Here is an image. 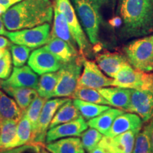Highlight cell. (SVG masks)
<instances>
[{
	"label": "cell",
	"mask_w": 153,
	"mask_h": 153,
	"mask_svg": "<svg viewBox=\"0 0 153 153\" xmlns=\"http://www.w3.org/2000/svg\"><path fill=\"white\" fill-rule=\"evenodd\" d=\"M24 115L14 99L0 90V123L7 120L19 121Z\"/></svg>",
	"instance_id": "cell-23"
},
{
	"label": "cell",
	"mask_w": 153,
	"mask_h": 153,
	"mask_svg": "<svg viewBox=\"0 0 153 153\" xmlns=\"http://www.w3.org/2000/svg\"><path fill=\"white\" fill-rule=\"evenodd\" d=\"M7 32V30L6 29L2 19H1V16H0V36H5Z\"/></svg>",
	"instance_id": "cell-41"
},
{
	"label": "cell",
	"mask_w": 153,
	"mask_h": 153,
	"mask_svg": "<svg viewBox=\"0 0 153 153\" xmlns=\"http://www.w3.org/2000/svg\"><path fill=\"white\" fill-rule=\"evenodd\" d=\"M121 36L138 38L153 33V0H118Z\"/></svg>",
	"instance_id": "cell-2"
},
{
	"label": "cell",
	"mask_w": 153,
	"mask_h": 153,
	"mask_svg": "<svg viewBox=\"0 0 153 153\" xmlns=\"http://www.w3.org/2000/svg\"><path fill=\"white\" fill-rule=\"evenodd\" d=\"M18 122L7 120L0 123V152L12 149L16 138Z\"/></svg>",
	"instance_id": "cell-27"
},
{
	"label": "cell",
	"mask_w": 153,
	"mask_h": 153,
	"mask_svg": "<svg viewBox=\"0 0 153 153\" xmlns=\"http://www.w3.org/2000/svg\"><path fill=\"white\" fill-rule=\"evenodd\" d=\"M22 0H0V16L10 8L11 6Z\"/></svg>",
	"instance_id": "cell-37"
},
{
	"label": "cell",
	"mask_w": 153,
	"mask_h": 153,
	"mask_svg": "<svg viewBox=\"0 0 153 153\" xmlns=\"http://www.w3.org/2000/svg\"><path fill=\"white\" fill-rule=\"evenodd\" d=\"M109 0H72L76 16L89 42L97 45L102 21V9Z\"/></svg>",
	"instance_id": "cell-3"
},
{
	"label": "cell",
	"mask_w": 153,
	"mask_h": 153,
	"mask_svg": "<svg viewBox=\"0 0 153 153\" xmlns=\"http://www.w3.org/2000/svg\"><path fill=\"white\" fill-rule=\"evenodd\" d=\"M44 46L62 64L71 62L80 55L77 49L70 45L68 42L56 37H51L46 45Z\"/></svg>",
	"instance_id": "cell-18"
},
{
	"label": "cell",
	"mask_w": 153,
	"mask_h": 153,
	"mask_svg": "<svg viewBox=\"0 0 153 153\" xmlns=\"http://www.w3.org/2000/svg\"><path fill=\"white\" fill-rule=\"evenodd\" d=\"M53 4L62 13L67 19L70 31L77 45L80 55L83 57L91 53V45L76 16L70 0H54Z\"/></svg>",
	"instance_id": "cell-7"
},
{
	"label": "cell",
	"mask_w": 153,
	"mask_h": 153,
	"mask_svg": "<svg viewBox=\"0 0 153 153\" xmlns=\"http://www.w3.org/2000/svg\"><path fill=\"white\" fill-rule=\"evenodd\" d=\"M84 58L85 57L80 55L75 60L62 64L58 70L60 76L53 92V98H71L78 86V82L83 67Z\"/></svg>",
	"instance_id": "cell-5"
},
{
	"label": "cell",
	"mask_w": 153,
	"mask_h": 153,
	"mask_svg": "<svg viewBox=\"0 0 153 153\" xmlns=\"http://www.w3.org/2000/svg\"><path fill=\"white\" fill-rule=\"evenodd\" d=\"M89 153H108L104 148H102L99 145H97L94 148L88 152Z\"/></svg>",
	"instance_id": "cell-40"
},
{
	"label": "cell",
	"mask_w": 153,
	"mask_h": 153,
	"mask_svg": "<svg viewBox=\"0 0 153 153\" xmlns=\"http://www.w3.org/2000/svg\"><path fill=\"white\" fill-rule=\"evenodd\" d=\"M72 101L81 116L87 120L97 117L110 108V106L108 105L94 104V103L87 102V101L79 100V99H74Z\"/></svg>",
	"instance_id": "cell-28"
},
{
	"label": "cell",
	"mask_w": 153,
	"mask_h": 153,
	"mask_svg": "<svg viewBox=\"0 0 153 153\" xmlns=\"http://www.w3.org/2000/svg\"><path fill=\"white\" fill-rule=\"evenodd\" d=\"M53 7H54L53 19V27L51 28V37L60 38L63 41L68 42L74 48L78 50L77 45H76L73 36L72 35L66 18L62 13L57 8L56 6L53 4Z\"/></svg>",
	"instance_id": "cell-19"
},
{
	"label": "cell",
	"mask_w": 153,
	"mask_h": 153,
	"mask_svg": "<svg viewBox=\"0 0 153 153\" xmlns=\"http://www.w3.org/2000/svg\"><path fill=\"white\" fill-rule=\"evenodd\" d=\"M38 76L29 66L14 67L10 76L1 81V85L13 87H26L36 89L38 87Z\"/></svg>",
	"instance_id": "cell-15"
},
{
	"label": "cell",
	"mask_w": 153,
	"mask_h": 153,
	"mask_svg": "<svg viewBox=\"0 0 153 153\" xmlns=\"http://www.w3.org/2000/svg\"><path fill=\"white\" fill-rule=\"evenodd\" d=\"M54 7L51 0H22L11 6L1 15L8 31L30 28L53 19Z\"/></svg>",
	"instance_id": "cell-1"
},
{
	"label": "cell",
	"mask_w": 153,
	"mask_h": 153,
	"mask_svg": "<svg viewBox=\"0 0 153 153\" xmlns=\"http://www.w3.org/2000/svg\"><path fill=\"white\" fill-rule=\"evenodd\" d=\"M88 128V124L81 116L71 121L57 125L47 132L45 143H49L58 139L68 137H80Z\"/></svg>",
	"instance_id": "cell-14"
},
{
	"label": "cell",
	"mask_w": 153,
	"mask_h": 153,
	"mask_svg": "<svg viewBox=\"0 0 153 153\" xmlns=\"http://www.w3.org/2000/svg\"><path fill=\"white\" fill-rule=\"evenodd\" d=\"M0 87H1V82H0Z\"/></svg>",
	"instance_id": "cell-43"
},
{
	"label": "cell",
	"mask_w": 153,
	"mask_h": 153,
	"mask_svg": "<svg viewBox=\"0 0 153 153\" xmlns=\"http://www.w3.org/2000/svg\"><path fill=\"white\" fill-rule=\"evenodd\" d=\"M81 140L84 148L87 152L92 150L102 139L103 134L92 128L87 129L81 135Z\"/></svg>",
	"instance_id": "cell-34"
},
{
	"label": "cell",
	"mask_w": 153,
	"mask_h": 153,
	"mask_svg": "<svg viewBox=\"0 0 153 153\" xmlns=\"http://www.w3.org/2000/svg\"><path fill=\"white\" fill-rule=\"evenodd\" d=\"M80 116H81V114L74 105L73 101L70 99L57 111L56 114H55L52 121L50 124L49 129L60 124L68 123Z\"/></svg>",
	"instance_id": "cell-25"
},
{
	"label": "cell",
	"mask_w": 153,
	"mask_h": 153,
	"mask_svg": "<svg viewBox=\"0 0 153 153\" xmlns=\"http://www.w3.org/2000/svg\"><path fill=\"white\" fill-rule=\"evenodd\" d=\"M51 26L50 24H44L30 28L8 31L5 36L12 43L25 45L30 49H37L47 44L51 38Z\"/></svg>",
	"instance_id": "cell-8"
},
{
	"label": "cell",
	"mask_w": 153,
	"mask_h": 153,
	"mask_svg": "<svg viewBox=\"0 0 153 153\" xmlns=\"http://www.w3.org/2000/svg\"><path fill=\"white\" fill-rule=\"evenodd\" d=\"M96 60L101 71L113 79L121 67L128 62L126 57L122 55L109 52L99 54Z\"/></svg>",
	"instance_id": "cell-20"
},
{
	"label": "cell",
	"mask_w": 153,
	"mask_h": 153,
	"mask_svg": "<svg viewBox=\"0 0 153 153\" xmlns=\"http://www.w3.org/2000/svg\"><path fill=\"white\" fill-rule=\"evenodd\" d=\"M140 129L132 130L114 137L104 135L98 145L108 153H132L135 137Z\"/></svg>",
	"instance_id": "cell-12"
},
{
	"label": "cell",
	"mask_w": 153,
	"mask_h": 153,
	"mask_svg": "<svg viewBox=\"0 0 153 153\" xmlns=\"http://www.w3.org/2000/svg\"><path fill=\"white\" fill-rule=\"evenodd\" d=\"M11 43H12L8 38L0 36V57L2 56L6 51L9 49V48H10Z\"/></svg>",
	"instance_id": "cell-38"
},
{
	"label": "cell",
	"mask_w": 153,
	"mask_h": 153,
	"mask_svg": "<svg viewBox=\"0 0 153 153\" xmlns=\"http://www.w3.org/2000/svg\"><path fill=\"white\" fill-rule=\"evenodd\" d=\"M47 101V99L43 97L38 96L34 100L32 101L31 104L28 106L27 110L25 112V115L28 119L29 120L32 127V135L36 131V127H37L38 120L39 118L40 115H41V111L43 109V107L45 102Z\"/></svg>",
	"instance_id": "cell-32"
},
{
	"label": "cell",
	"mask_w": 153,
	"mask_h": 153,
	"mask_svg": "<svg viewBox=\"0 0 153 153\" xmlns=\"http://www.w3.org/2000/svg\"><path fill=\"white\" fill-rule=\"evenodd\" d=\"M143 123L138 115L134 113L124 112L116 118L109 131L105 135L114 137L132 130L142 128Z\"/></svg>",
	"instance_id": "cell-17"
},
{
	"label": "cell",
	"mask_w": 153,
	"mask_h": 153,
	"mask_svg": "<svg viewBox=\"0 0 153 153\" xmlns=\"http://www.w3.org/2000/svg\"><path fill=\"white\" fill-rule=\"evenodd\" d=\"M12 70V60L9 49L6 51L0 57V79H7L10 76Z\"/></svg>",
	"instance_id": "cell-35"
},
{
	"label": "cell",
	"mask_w": 153,
	"mask_h": 153,
	"mask_svg": "<svg viewBox=\"0 0 153 153\" xmlns=\"http://www.w3.org/2000/svg\"><path fill=\"white\" fill-rule=\"evenodd\" d=\"M51 153H85L81 139L77 137H68L46 143L44 146Z\"/></svg>",
	"instance_id": "cell-21"
},
{
	"label": "cell",
	"mask_w": 153,
	"mask_h": 153,
	"mask_svg": "<svg viewBox=\"0 0 153 153\" xmlns=\"http://www.w3.org/2000/svg\"><path fill=\"white\" fill-rule=\"evenodd\" d=\"M132 153H152L150 125L148 122L137 133Z\"/></svg>",
	"instance_id": "cell-31"
},
{
	"label": "cell",
	"mask_w": 153,
	"mask_h": 153,
	"mask_svg": "<svg viewBox=\"0 0 153 153\" xmlns=\"http://www.w3.org/2000/svg\"><path fill=\"white\" fill-rule=\"evenodd\" d=\"M108 101L109 106L128 111L131 104V89L121 87H102L97 89Z\"/></svg>",
	"instance_id": "cell-16"
},
{
	"label": "cell",
	"mask_w": 153,
	"mask_h": 153,
	"mask_svg": "<svg viewBox=\"0 0 153 153\" xmlns=\"http://www.w3.org/2000/svg\"><path fill=\"white\" fill-rule=\"evenodd\" d=\"M28 64L36 74L40 75L58 71L62 65V63L45 46L38 48L30 53Z\"/></svg>",
	"instance_id": "cell-10"
},
{
	"label": "cell",
	"mask_w": 153,
	"mask_h": 153,
	"mask_svg": "<svg viewBox=\"0 0 153 153\" xmlns=\"http://www.w3.org/2000/svg\"><path fill=\"white\" fill-rule=\"evenodd\" d=\"M112 86L153 92V74L136 70L127 62L115 75Z\"/></svg>",
	"instance_id": "cell-6"
},
{
	"label": "cell",
	"mask_w": 153,
	"mask_h": 153,
	"mask_svg": "<svg viewBox=\"0 0 153 153\" xmlns=\"http://www.w3.org/2000/svg\"><path fill=\"white\" fill-rule=\"evenodd\" d=\"M41 153H51V152H48V151L46 149L44 148V147H43V148H42V149H41Z\"/></svg>",
	"instance_id": "cell-42"
},
{
	"label": "cell",
	"mask_w": 153,
	"mask_h": 153,
	"mask_svg": "<svg viewBox=\"0 0 153 153\" xmlns=\"http://www.w3.org/2000/svg\"><path fill=\"white\" fill-rule=\"evenodd\" d=\"M11 60L14 67H22L29 58L31 49L25 45L11 43L10 46Z\"/></svg>",
	"instance_id": "cell-33"
},
{
	"label": "cell",
	"mask_w": 153,
	"mask_h": 153,
	"mask_svg": "<svg viewBox=\"0 0 153 153\" xmlns=\"http://www.w3.org/2000/svg\"><path fill=\"white\" fill-rule=\"evenodd\" d=\"M71 98L79 99L94 104L109 106L108 101L101 94V93L97 89L92 88L77 86Z\"/></svg>",
	"instance_id": "cell-29"
},
{
	"label": "cell",
	"mask_w": 153,
	"mask_h": 153,
	"mask_svg": "<svg viewBox=\"0 0 153 153\" xmlns=\"http://www.w3.org/2000/svg\"><path fill=\"white\" fill-rule=\"evenodd\" d=\"M69 99H70L69 98L56 97L55 99L47 100L45 104H44L41 115L38 118L37 127L32 135L30 143L45 146L44 144L45 143V137H46L47 132L49 129L50 124L58 108Z\"/></svg>",
	"instance_id": "cell-9"
},
{
	"label": "cell",
	"mask_w": 153,
	"mask_h": 153,
	"mask_svg": "<svg viewBox=\"0 0 153 153\" xmlns=\"http://www.w3.org/2000/svg\"><path fill=\"white\" fill-rule=\"evenodd\" d=\"M32 138V127L29 120L24 115L17 125L16 138L13 144V148L30 143Z\"/></svg>",
	"instance_id": "cell-30"
},
{
	"label": "cell",
	"mask_w": 153,
	"mask_h": 153,
	"mask_svg": "<svg viewBox=\"0 0 153 153\" xmlns=\"http://www.w3.org/2000/svg\"><path fill=\"white\" fill-rule=\"evenodd\" d=\"M114 79L103 73L95 62L83 60V71L78 82V86L98 89L99 88L112 86Z\"/></svg>",
	"instance_id": "cell-11"
},
{
	"label": "cell",
	"mask_w": 153,
	"mask_h": 153,
	"mask_svg": "<svg viewBox=\"0 0 153 153\" xmlns=\"http://www.w3.org/2000/svg\"><path fill=\"white\" fill-rule=\"evenodd\" d=\"M123 51L133 68L145 72L153 71V34L131 41Z\"/></svg>",
	"instance_id": "cell-4"
},
{
	"label": "cell",
	"mask_w": 153,
	"mask_h": 153,
	"mask_svg": "<svg viewBox=\"0 0 153 153\" xmlns=\"http://www.w3.org/2000/svg\"><path fill=\"white\" fill-rule=\"evenodd\" d=\"M124 113V111L116 108H110L97 117L91 118L87 122L88 126L97 130L103 135L109 131L116 118Z\"/></svg>",
	"instance_id": "cell-24"
},
{
	"label": "cell",
	"mask_w": 153,
	"mask_h": 153,
	"mask_svg": "<svg viewBox=\"0 0 153 153\" xmlns=\"http://www.w3.org/2000/svg\"><path fill=\"white\" fill-rule=\"evenodd\" d=\"M138 115L143 123H148L153 116V92L131 89L128 111Z\"/></svg>",
	"instance_id": "cell-13"
},
{
	"label": "cell",
	"mask_w": 153,
	"mask_h": 153,
	"mask_svg": "<svg viewBox=\"0 0 153 153\" xmlns=\"http://www.w3.org/2000/svg\"><path fill=\"white\" fill-rule=\"evenodd\" d=\"M59 76L60 74L58 71L41 74L36 88L38 95L47 100L53 98V92L58 82Z\"/></svg>",
	"instance_id": "cell-26"
},
{
	"label": "cell",
	"mask_w": 153,
	"mask_h": 153,
	"mask_svg": "<svg viewBox=\"0 0 153 153\" xmlns=\"http://www.w3.org/2000/svg\"><path fill=\"white\" fill-rule=\"evenodd\" d=\"M1 87L7 94L14 98L16 104L24 114L32 101L38 96L37 90L32 88L13 87L1 85Z\"/></svg>",
	"instance_id": "cell-22"
},
{
	"label": "cell",
	"mask_w": 153,
	"mask_h": 153,
	"mask_svg": "<svg viewBox=\"0 0 153 153\" xmlns=\"http://www.w3.org/2000/svg\"><path fill=\"white\" fill-rule=\"evenodd\" d=\"M43 147L44 146L38 144L28 143V144L17 147L11 150L2 151V152H0V153H41Z\"/></svg>",
	"instance_id": "cell-36"
},
{
	"label": "cell",
	"mask_w": 153,
	"mask_h": 153,
	"mask_svg": "<svg viewBox=\"0 0 153 153\" xmlns=\"http://www.w3.org/2000/svg\"><path fill=\"white\" fill-rule=\"evenodd\" d=\"M150 125V141H151V148H152V153H153V116L152 118L148 121Z\"/></svg>",
	"instance_id": "cell-39"
}]
</instances>
